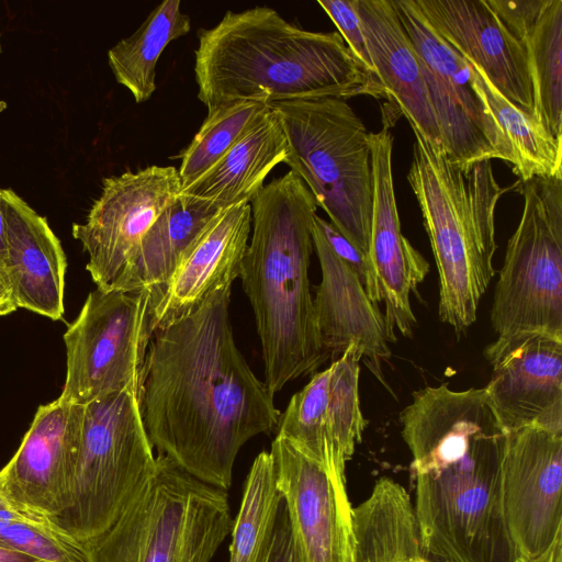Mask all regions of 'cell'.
Masks as SVG:
<instances>
[{"label": "cell", "mask_w": 562, "mask_h": 562, "mask_svg": "<svg viewBox=\"0 0 562 562\" xmlns=\"http://www.w3.org/2000/svg\"><path fill=\"white\" fill-rule=\"evenodd\" d=\"M412 130L415 143L407 180L438 270V312L461 335L476 321L480 300L494 277L495 210L513 187H499L492 160L461 166L442 144Z\"/></svg>", "instance_id": "5"}, {"label": "cell", "mask_w": 562, "mask_h": 562, "mask_svg": "<svg viewBox=\"0 0 562 562\" xmlns=\"http://www.w3.org/2000/svg\"><path fill=\"white\" fill-rule=\"evenodd\" d=\"M232 286L156 329L139 408L157 450L193 477L227 491L240 448L277 430L281 412L238 350L229 319Z\"/></svg>", "instance_id": "1"}, {"label": "cell", "mask_w": 562, "mask_h": 562, "mask_svg": "<svg viewBox=\"0 0 562 562\" xmlns=\"http://www.w3.org/2000/svg\"><path fill=\"white\" fill-rule=\"evenodd\" d=\"M83 405L57 398L41 405L11 460L0 470L10 499L59 518L69 507Z\"/></svg>", "instance_id": "17"}, {"label": "cell", "mask_w": 562, "mask_h": 562, "mask_svg": "<svg viewBox=\"0 0 562 562\" xmlns=\"http://www.w3.org/2000/svg\"><path fill=\"white\" fill-rule=\"evenodd\" d=\"M233 527L227 492L157 454L156 470L86 562H210Z\"/></svg>", "instance_id": "6"}, {"label": "cell", "mask_w": 562, "mask_h": 562, "mask_svg": "<svg viewBox=\"0 0 562 562\" xmlns=\"http://www.w3.org/2000/svg\"><path fill=\"white\" fill-rule=\"evenodd\" d=\"M318 4L337 26L338 33L352 55L367 72L380 83L369 54L359 15L353 5V0H318Z\"/></svg>", "instance_id": "33"}, {"label": "cell", "mask_w": 562, "mask_h": 562, "mask_svg": "<svg viewBox=\"0 0 562 562\" xmlns=\"http://www.w3.org/2000/svg\"><path fill=\"white\" fill-rule=\"evenodd\" d=\"M223 209L179 193L142 238L111 289L148 290L156 297L206 224Z\"/></svg>", "instance_id": "25"}, {"label": "cell", "mask_w": 562, "mask_h": 562, "mask_svg": "<svg viewBox=\"0 0 562 562\" xmlns=\"http://www.w3.org/2000/svg\"><path fill=\"white\" fill-rule=\"evenodd\" d=\"M181 191L178 169L149 166L103 179L86 222L72 225L99 289H111L142 238Z\"/></svg>", "instance_id": "12"}, {"label": "cell", "mask_w": 562, "mask_h": 562, "mask_svg": "<svg viewBox=\"0 0 562 562\" xmlns=\"http://www.w3.org/2000/svg\"><path fill=\"white\" fill-rule=\"evenodd\" d=\"M333 251L339 257L359 278L364 289L371 281V272L366 257L349 243L329 222L319 217H314Z\"/></svg>", "instance_id": "34"}, {"label": "cell", "mask_w": 562, "mask_h": 562, "mask_svg": "<svg viewBox=\"0 0 562 562\" xmlns=\"http://www.w3.org/2000/svg\"><path fill=\"white\" fill-rule=\"evenodd\" d=\"M154 327L148 290L90 292L64 335L66 380L59 396L85 405L105 395L131 391L138 396Z\"/></svg>", "instance_id": "10"}, {"label": "cell", "mask_w": 562, "mask_h": 562, "mask_svg": "<svg viewBox=\"0 0 562 562\" xmlns=\"http://www.w3.org/2000/svg\"><path fill=\"white\" fill-rule=\"evenodd\" d=\"M375 75L385 99L411 127L442 144L416 49L393 0H353Z\"/></svg>", "instance_id": "23"}, {"label": "cell", "mask_w": 562, "mask_h": 562, "mask_svg": "<svg viewBox=\"0 0 562 562\" xmlns=\"http://www.w3.org/2000/svg\"><path fill=\"white\" fill-rule=\"evenodd\" d=\"M5 235H7V222H5V207L3 190L0 189V267L2 269V262L5 256Z\"/></svg>", "instance_id": "40"}, {"label": "cell", "mask_w": 562, "mask_h": 562, "mask_svg": "<svg viewBox=\"0 0 562 562\" xmlns=\"http://www.w3.org/2000/svg\"><path fill=\"white\" fill-rule=\"evenodd\" d=\"M411 537L412 538L407 540L396 562H438L424 553L420 547L418 531L413 533Z\"/></svg>", "instance_id": "36"}, {"label": "cell", "mask_w": 562, "mask_h": 562, "mask_svg": "<svg viewBox=\"0 0 562 562\" xmlns=\"http://www.w3.org/2000/svg\"><path fill=\"white\" fill-rule=\"evenodd\" d=\"M519 184L524 207L494 290L490 363L531 337L562 342V177Z\"/></svg>", "instance_id": "8"}, {"label": "cell", "mask_w": 562, "mask_h": 562, "mask_svg": "<svg viewBox=\"0 0 562 562\" xmlns=\"http://www.w3.org/2000/svg\"><path fill=\"white\" fill-rule=\"evenodd\" d=\"M156 470L154 447L131 391L83 405L70 504L58 518L81 544L120 517Z\"/></svg>", "instance_id": "9"}, {"label": "cell", "mask_w": 562, "mask_h": 562, "mask_svg": "<svg viewBox=\"0 0 562 562\" xmlns=\"http://www.w3.org/2000/svg\"><path fill=\"white\" fill-rule=\"evenodd\" d=\"M282 494L270 452H260L247 475L233 521L228 562H267Z\"/></svg>", "instance_id": "30"}, {"label": "cell", "mask_w": 562, "mask_h": 562, "mask_svg": "<svg viewBox=\"0 0 562 562\" xmlns=\"http://www.w3.org/2000/svg\"><path fill=\"white\" fill-rule=\"evenodd\" d=\"M288 139L284 161L330 224L367 259L373 177L369 132L346 100L319 98L270 104Z\"/></svg>", "instance_id": "7"}, {"label": "cell", "mask_w": 562, "mask_h": 562, "mask_svg": "<svg viewBox=\"0 0 562 562\" xmlns=\"http://www.w3.org/2000/svg\"><path fill=\"white\" fill-rule=\"evenodd\" d=\"M251 205V232L239 278L254 311L272 395L328 361L317 334L308 268L317 204L289 170Z\"/></svg>", "instance_id": "4"}, {"label": "cell", "mask_w": 562, "mask_h": 562, "mask_svg": "<svg viewBox=\"0 0 562 562\" xmlns=\"http://www.w3.org/2000/svg\"><path fill=\"white\" fill-rule=\"evenodd\" d=\"M0 544L43 562H86L83 546L58 521L0 491Z\"/></svg>", "instance_id": "32"}, {"label": "cell", "mask_w": 562, "mask_h": 562, "mask_svg": "<svg viewBox=\"0 0 562 562\" xmlns=\"http://www.w3.org/2000/svg\"><path fill=\"white\" fill-rule=\"evenodd\" d=\"M1 52H2V47H1V35H0V55H1Z\"/></svg>", "instance_id": "41"}, {"label": "cell", "mask_w": 562, "mask_h": 562, "mask_svg": "<svg viewBox=\"0 0 562 562\" xmlns=\"http://www.w3.org/2000/svg\"><path fill=\"white\" fill-rule=\"evenodd\" d=\"M194 74L207 110L234 101L385 98L338 32L304 30L268 7L228 10L201 31Z\"/></svg>", "instance_id": "3"}, {"label": "cell", "mask_w": 562, "mask_h": 562, "mask_svg": "<svg viewBox=\"0 0 562 562\" xmlns=\"http://www.w3.org/2000/svg\"><path fill=\"white\" fill-rule=\"evenodd\" d=\"M313 244L322 280L313 297L314 316L321 346L334 361L352 342L362 359L384 385L382 364L391 357L390 342L396 341L384 314L373 303L357 274L333 251L318 226L313 223Z\"/></svg>", "instance_id": "18"}, {"label": "cell", "mask_w": 562, "mask_h": 562, "mask_svg": "<svg viewBox=\"0 0 562 562\" xmlns=\"http://www.w3.org/2000/svg\"><path fill=\"white\" fill-rule=\"evenodd\" d=\"M501 494L516 555L541 553L562 531V434L537 427L508 432Z\"/></svg>", "instance_id": "14"}, {"label": "cell", "mask_w": 562, "mask_h": 562, "mask_svg": "<svg viewBox=\"0 0 562 562\" xmlns=\"http://www.w3.org/2000/svg\"><path fill=\"white\" fill-rule=\"evenodd\" d=\"M515 562H562V531L541 553L530 558L517 557Z\"/></svg>", "instance_id": "37"}, {"label": "cell", "mask_w": 562, "mask_h": 562, "mask_svg": "<svg viewBox=\"0 0 562 562\" xmlns=\"http://www.w3.org/2000/svg\"><path fill=\"white\" fill-rule=\"evenodd\" d=\"M420 64L428 99L450 157L461 166L501 159L513 146L477 89L469 63L429 25L414 0H393Z\"/></svg>", "instance_id": "11"}, {"label": "cell", "mask_w": 562, "mask_h": 562, "mask_svg": "<svg viewBox=\"0 0 562 562\" xmlns=\"http://www.w3.org/2000/svg\"><path fill=\"white\" fill-rule=\"evenodd\" d=\"M5 256L2 271L16 307L58 321L64 314L67 260L47 220L11 189H2Z\"/></svg>", "instance_id": "22"}, {"label": "cell", "mask_w": 562, "mask_h": 562, "mask_svg": "<svg viewBox=\"0 0 562 562\" xmlns=\"http://www.w3.org/2000/svg\"><path fill=\"white\" fill-rule=\"evenodd\" d=\"M180 5L179 0L162 1L132 35L108 50L115 80L137 103L147 101L155 92L156 65L167 45L191 29V20Z\"/></svg>", "instance_id": "26"}, {"label": "cell", "mask_w": 562, "mask_h": 562, "mask_svg": "<svg viewBox=\"0 0 562 562\" xmlns=\"http://www.w3.org/2000/svg\"><path fill=\"white\" fill-rule=\"evenodd\" d=\"M490 364L483 389L506 434L527 427L562 434V342L531 337Z\"/></svg>", "instance_id": "21"}, {"label": "cell", "mask_w": 562, "mask_h": 562, "mask_svg": "<svg viewBox=\"0 0 562 562\" xmlns=\"http://www.w3.org/2000/svg\"><path fill=\"white\" fill-rule=\"evenodd\" d=\"M269 452L300 562H353V507L346 481L282 437L276 436Z\"/></svg>", "instance_id": "15"}, {"label": "cell", "mask_w": 562, "mask_h": 562, "mask_svg": "<svg viewBox=\"0 0 562 562\" xmlns=\"http://www.w3.org/2000/svg\"><path fill=\"white\" fill-rule=\"evenodd\" d=\"M401 423L424 553L438 562H515L501 494L507 434L484 389L425 386L413 393Z\"/></svg>", "instance_id": "2"}, {"label": "cell", "mask_w": 562, "mask_h": 562, "mask_svg": "<svg viewBox=\"0 0 562 562\" xmlns=\"http://www.w3.org/2000/svg\"><path fill=\"white\" fill-rule=\"evenodd\" d=\"M251 232V205L221 210L201 231L154 301L155 330L193 313L239 278Z\"/></svg>", "instance_id": "20"}, {"label": "cell", "mask_w": 562, "mask_h": 562, "mask_svg": "<svg viewBox=\"0 0 562 562\" xmlns=\"http://www.w3.org/2000/svg\"><path fill=\"white\" fill-rule=\"evenodd\" d=\"M384 122L376 133H369L373 177V201L368 263L371 281L369 299L385 305V322L391 333L397 329L412 337L417 319L411 294L429 272V263L401 233L393 171V135Z\"/></svg>", "instance_id": "16"}, {"label": "cell", "mask_w": 562, "mask_h": 562, "mask_svg": "<svg viewBox=\"0 0 562 562\" xmlns=\"http://www.w3.org/2000/svg\"><path fill=\"white\" fill-rule=\"evenodd\" d=\"M0 562H43L26 553L0 544Z\"/></svg>", "instance_id": "39"}, {"label": "cell", "mask_w": 562, "mask_h": 562, "mask_svg": "<svg viewBox=\"0 0 562 562\" xmlns=\"http://www.w3.org/2000/svg\"><path fill=\"white\" fill-rule=\"evenodd\" d=\"M288 139L277 112L265 116L211 169L180 193L220 209L250 203L277 165L288 156Z\"/></svg>", "instance_id": "24"}, {"label": "cell", "mask_w": 562, "mask_h": 562, "mask_svg": "<svg viewBox=\"0 0 562 562\" xmlns=\"http://www.w3.org/2000/svg\"><path fill=\"white\" fill-rule=\"evenodd\" d=\"M469 65L477 89L513 146L517 161L513 171L520 182L535 177H562V142L506 99L477 66Z\"/></svg>", "instance_id": "29"}, {"label": "cell", "mask_w": 562, "mask_h": 562, "mask_svg": "<svg viewBox=\"0 0 562 562\" xmlns=\"http://www.w3.org/2000/svg\"><path fill=\"white\" fill-rule=\"evenodd\" d=\"M267 562H300L283 498L278 510L272 546Z\"/></svg>", "instance_id": "35"}, {"label": "cell", "mask_w": 562, "mask_h": 562, "mask_svg": "<svg viewBox=\"0 0 562 562\" xmlns=\"http://www.w3.org/2000/svg\"><path fill=\"white\" fill-rule=\"evenodd\" d=\"M267 104L234 101L207 110V115L181 155V189L211 169L269 111Z\"/></svg>", "instance_id": "31"}, {"label": "cell", "mask_w": 562, "mask_h": 562, "mask_svg": "<svg viewBox=\"0 0 562 562\" xmlns=\"http://www.w3.org/2000/svg\"><path fill=\"white\" fill-rule=\"evenodd\" d=\"M416 530L409 494L396 481L381 477L369 497L353 507V562H396Z\"/></svg>", "instance_id": "28"}, {"label": "cell", "mask_w": 562, "mask_h": 562, "mask_svg": "<svg viewBox=\"0 0 562 562\" xmlns=\"http://www.w3.org/2000/svg\"><path fill=\"white\" fill-rule=\"evenodd\" d=\"M362 350L357 342L295 393L281 413L277 436L346 481V463L362 439L368 422L359 397Z\"/></svg>", "instance_id": "13"}, {"label": "cell", "mask_w": 562, "mask_h": 562, "mask_svg": "<svg viewBox=\"0 0 562 562\" xmlns=\"http://www.w3.org/2000/svg\"><path fill=\"white\" fill-rule=\"evenodd\" d=\"M521 42L532 90V117L562 142V0H548Z\"/></svg>", "instance_id": "27"}, {"label": "cell", "mask_w": 562, "mask_h": 562, "mask_svg": "<svg viewBox=\"0 0 562 562\" xmlns=\"http://www.w3.org/2000/svg\"><path fill=\"white\" fill-rule=\"evenodd\" d=\"M7 278L0 267V315H7L16 310Z\"/></svg>", "instance_id": "38"}, {"label": "cell", "mask_w": 562, "mask_h": 562, "mask_svg": "<svg viewBox=\"0 0 562 562\" xmlns=\"http://www.w3.org/2000/svg\"><path fill=\"white\" fill-rule=\"evenodd\" d=\"M431 29L517 108L532 116L525 48L487 0H414Z\"/></svg>", "instance_id": "19"}]
</instances>
